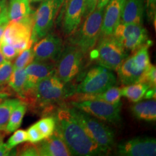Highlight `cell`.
<instances>
[{
	"mask_svg": "<svg viewBox=\"0 0 156 156\" xmlns=\"http://www.w3.org/2000/svg\"><path fill=\"white\" fill-rule=\"evenodd\" d=\"M55 131L67 145L72 156H104L109 151L101 146L86 134L69 107L59 108L53 117Z\"/></svg>",
	"mask_w": 156,
	"mask_h": 156,
	"instance_id": "6da1fadb",
	"label": "cell"
},
{
	"mask_svg": "<svg viewBox=\"0 0 156 156\" xmlns=\"http://www.w3.org/2000/svg\"><path fill=\"white\" fill-rule=\"evenodd\" d=\"M65 84L53 74L41 80L33 90L26 93L21 101L33 108L42 110V113L47 115L53 111L55 104L69 95Z\"/></svg>",
	"mask_w": 156,
	"mask_h": 156,
	"instance_id": "7a4b0ae2",
	"label": "cell"
},
{
	"mask_svg": "<svg viewBox=\"0 0 156 156\" xmlns=\"http://www.w3.org/2000/svg\"><path fill=\"white\" fill-rule=\"evenodd\" d=\"M104 8H96L70 35V44L75 45L86 54L94 47L101 34Z\"/></svg>",
	"mask_w": 156,
	"mask_h": 156,
	"instance_id": "3957f363",
	"label": "cell"
},
{
	"mask_svg": "<svg viewBox=\"0 0 156 156\" xmlns=\"http://www.w3.org/2000/svg\"><path fill=\"white\" fill-rule=\"evenodd\" d=\"M128 52L113 35L102 37L91 57L96 60L102 67L117 71L119 67L128 57Z\"/></svg>",
	"mask_w": 156,
	"mask_h": 156,
	"instance_id": "277c9868",
	"label": "cell"
},
{
	"mask_svg": "<svg viewBox=\"0 0 156 156\" xmlns=\"http://www.w3.org/2000/svg\"><path fill=\"white\" fill-rule=\"evenodd\" d=\"M69 108L86 134L101 146L111 150L115 144V133L112 128L84 112L73 106Z\"/></svg>",
	"mask_w": 156,
	"mask_h": 156,
	"instance_id": "5b68a950",
	"label": "cell"
},
{
	"mask_svg": "<svg viewBox=\"0 0 156 156\" xmlns=\"http://www.w3.org/2000/svg\"><path fill=\"white\" fill-rule=\"evenodd\" d=\"M64 1L42 0L41 1L39 8L33 14L31 39L34 44L49 33Z\"/></svg>",
	"mask_w": 156,
	"mask_h": 156,
	"instance_id": "8992f818",
	"label": "cell"
},
{
	"mask_svg": "<svg viewBox=\"0 0 156 156\" xmlns=\"http://www.w3.org/2000/svg\"><path fill=\"white\" fill-rule=\"evenodd\" d=\"M84 54L77 46L68 45L55 64V75L62 83H68L73 81L81 71Z\"/></svg>",
	"mask_w": 156,
	"mask_h": 156,
	"instance_id": "52a82bcc",
	"label": "cell"
},
{
	"mask_svg": "<svg viewBox=\"0 0 156 156\" xmlns=\"http://www.w3.org/2000/svg\"><path fill=\"white\" fill-rule=\"evenodd\" d=\"M116 83V78L111 70L101 66H95L86 73L74 93L100 94L115 86Z\"/></svg>",
	"mask_w": 156,
	"mask_h": 156,
	"instance_id": "ba28073f",
	"label": "cell"
},
{
	"mask_svg": "<svg viewBox=\"0 0 156 156\" xmlns=\"http://www.w3.org/2000/svg\"><path fill=\"white\" fill-rule=\"evenodd\" d=\"M113 36L126 50L133 53L145 45L151 46L152 44L147 31L140 24L120 22L115 28Z\"/></svg>",
	"mask_w": 156,
	"mask_h": 156,
	"instance_id": "9c48e42d",
	"label": "cell"
},
{
	"mask_svg": "<svg viewBox=\"0 0 156 156\" xmlns=\"http://www.w3.org/2000/svg\"><path fill=\"white\" fill-rule=\"evenodd\" d=\"M71 103L73 107L102 121L116 124L121 121L122 103L115 105L97 100L71 102Z\"/></svg>",
	"mask_w": 156,
	"mask_h": 156,
	"instance_id": "30bf717a",
	"label": "cell"
},
{
	"mask_svg": "<svg viewBox=\"0 0 156 156\" xmlns=\"http://www.w3.org/2000/svg\"><path fill=\"white\" fill-rule=\"evenodd\" d=\"M62 38L55 33H48L35 43L33 50L34 60L56 63L63 50Z\"/></svg>",
	"mask_w": 156,
	"mask_h": 156,
	"instance_id": "8fae6325",
	"label": "cell"
},
{
	"mask_svg": "<svg viewBox=\"0 0 156 156\" xmlns=\"http://www.w3.org/2000/svg\"><path fill=\"white\" fill-rule=\"evenodd\" d=\"M116 153L120 156H156V139L148 136H138L123 141L117 145Z\"/></svg>",
	"mask_w": 156,
	"mask_h": 156,
	"instance_id": "7c38bea8",
	"label": "cell"
},
{
	"mask_svg": "<svg viewBox=\"0 0 156 156\" xmlns=\"http://www.w3.org/2000/svg\"><path fill=\"white\" fill-rule=\"evenodd\" d=\"M33 27V14L27 19L9 22L6 27L1 41L10 45L33 41L31 34Z\"/></svg>",
	"mask_w": 156,
	"mask_h": 156,
	"instance_id": "4fadbf2b",
	"label": "cell"
},
{
	"mask_svg": "<svg viewBox=\"0 0 156 156\" xmlns=\"http://www.w3.org/2000/svg\"><path fill=\"white\" fill-rule=\"evenodd\" d=\"M55 64L53 62L34 60L26 67V80L23 95L33 90L41 80L55 74Z\"/></svg>",
	"mask_w": 156,
	"mask_h": 156,
	"instance_id": "5bb4252c",
	"label": "cell"
},
{
	"mask_svg": "<svg viewBox=\"0 0 156 156\" xmlns=\"http://www.w3.org/2000/svg\"><path fill=\"white\" fill-rule=\"evenodd\" d=\"M62 16V27L65 35L70 36L79 26L83 17L84 0H67Z\"/></svg>",
	"mask_w": 156,
	"mask_h": 156,
	"instance_id": "9a60e30c",
	"label": "cell"
},
{
	"mask_svg": "<svg viewBox=\"0 0 156 156\" xmlns=\"http://www.w3.org/2000/svg\"><path fill=\"white\" fill-rule=\"evenodd\" d=\"M126 0H109L104 8L100 35L102 37L110 36L119 24Z\"/></svg>",
	"mask_w": 156,
	"mask_h": 156,
	"instance_id": "2e32d148",
	"label": "cell"
},
{
	"mask_svg": "<svg viewBox=\"0 0 156 156\" xmlns=\"http://www.w3.org/2000/svg\"><path fill=\"white\" fill-rule=\"evenodd\" d=\"M37 146L39 156H72L65 142L55 131L50 136L38 142Z\"/></svg>",
	"mask_w": 156,
	"mask_h": 156,
	"instance_id": "e0dca14e",
	"label": "cell"
},
{
	"mask_svg": "<svg viewBox=\"0 0 156 156\" xmlns=\"http://www.w3.org/2000/svg\"><path fill=\"white\" fill-rule=\"evenodd\" d=\"M145 0H126L120 22L143 24Z\"/></svg>",
	"mask_w": 156,
	"mask_h": 156,
	"instance_id": "ac0fdd59",
	"label": "cell"
},
{
	"mask_svg": "<svg viewBox=\"0 0 156 156\" xmlns=\"http://www.w3.org/2000/svg\"><path fill=\"white\" fill-rule=\"evenodd\" d=\"M117 71L119 80L125 86L140 82L144 73L135 66L133 56L127 57L119 67Z\"/></svg>",
	"mask_w": 156,
	"mask_h": 156,
	"instance_id": "d6986e66",
	"label": "cell"
},
{
	"mask_svg": "<svg viewBox=\"0 0 156 156\" xmlns=\"http://www.w3.org/2000/svg\"><path fill=\"white\" fill-rule=\"evenodd\" d=\"M131 112L134 116L139 120L146 122H155L156 99H149V100L136 102L131 107Z\"/></svg>",
	"mask_w": 156,
	"mask_h": 156,
	"instance_id": "ffe728a7",
	"label": "cell"
},
{
	"mask_svg": "<svg viewBox=\"0 0 156 156\" xmlns=\"http://www.w3.org/2000/svg\"><path fill=\"white\" fill-rule=\"evenodd\" d=\"M31 15L30 0H10L8 9L9 22L22 20Z\"/></svg>",
	"mask_w": 156,
	"mask_h": 156,
	"instance_id": "44dd1931",
	"label": "cell"
},
{
	"mask_svg": "<svg viewBox=\"0 0 156 156\" xmlns=\"http://www.w3.org/2000/svg\"><path fill=\"white\" fill-rule=\"evenodd\" d=\"M150 87L145 83H136L127 85L120 89L121 95L133 102H138L145 96L146 91Z\"/></svg>",
	"mask_w": 156,
	"mask_h": 156,
	"instance_id": "7402d4cb",
	"label": "cell"
},
{
	"mask_svg": "<svg viewBox=\"0 0 156 156\" xmlns=\"http://www.w3.org/2000/svg\"><path fill=\"white\" fill-rule=\"evenodd\" d=\"M26 80V73L25 68L14 69L8 80V85L18 96L19 99L22 98Z\"/></svg>",
	"mask_w": 156,
	"mask_h": 156,
	"instance_id": "603a6c76",
	"label": "cell"
},
{
	"mask_svg": "<svg viewBox=\"0 0 156 156\" xmlns=\"http://www.w3.org/2000/svg\"><path fill=\"white\" fill-rule=\"evenodd\" d=\"M22 102L19 98H7L0 104V130H5L12 113Z\"/></svg>",
	"mask_w": 156,
	"mask_h": 156,
	"instance_id": "cb8c5ba5",
	"label": "cell"
},
{
	"mask_svg": "<svg viewBox=\"0 0 156 156\" xmlns=\"http://www.w3.org/2000/svg\"><path fill=\"white\" fill-rule=\"evenodd\" d=\"M27 105L22 102L19 104L12 113L9 121L6 126V134L15 132L19 128L22 123L23 119L27 111Z\"/></svg>",
	"mask_w": 156,
	"mask_h": 156,
	"instance_id": "d4e9b609",
	"label": "cell"
},
{
	"mask_svg": "<svg viewBox=\"0 0 156 156\" xmlns=\"http://www.w3.org/2000/svg\"><path fill=\"white\" fill-rule=\"evenodd\" d=\"M121 96L120 89L113 86L100 94L90 95V100L104 101L115 105L122 103L120 101Z\"/></svg>",
	"mask_w": 156,
	"mask_h": 156,
	"instance_id": "484cf974",
	"label": "cell"
},
{
	"mask_svg": "<svg viewBox=\"0 0 156 156\" xmlns=\"http://www.w3.org/2000/svg\"><path fill=\"white\" fill-rule=\"evenodd\" d=\"M151 46L145 45L134 52V62L136 67L142 71H145L151 66L149 48Z\"/></svg>",
	"mask_w": 156,
	"mask_h": 156,
	"instance_id": "4316f807",
	"label": "cell"
},
{
	"mask_svg": "<svg viewBox=\"0 0 156 156\" xmlns=\"http://www.w3.org/2000/svg\"><path fill=\"white\" fill-rule=\"evenodd\" d=\"M37 127L45 138L50 136L56 129V121L53 117H46L41 119L37 123Z\"/></svg>",
	"mask_w": 156,
	"mask_h": 156,
	"instance_id": "83f0119b",
	"label": "cell"
},
{
	"mask_svg": "<svg viewBox=\"0 0 156 156\" xmlns=\"http://www.w3.org/2000/svg\"><path fill=\"white\" fill-rule=\"evenodd\" d=\"M34 60L33 50L32 47L20 52L15 59L13 64L14 69L25 68Z\"/></svg>",
	"mask_w": 156,
	"mask_h": 156,
	"instance_id": "f1b7e54d",
	"label": "cell"
},
{
	"mask_svg": "<svg viewBox=\"0 0 156 156\" xmlns=\"http://www.w3.org/2000/svg\"><path fill=\"white\" fill-rule=\"evenodd\" d=\"M28 140V135L26 131L23 129L16 130L14 134L8 140L6 144L9 149H13L18 145H20Z\"/></svg>",
	"mask_w": 156,
	"mask_h": 156,
	"instance_id": "f546056e",
	"label": "cell"
},
{
	"mask_svg": "<svg viewBox=\"0 0 156 156\" xmlns=\"http://www.w3.org/2000/svg\"><path fill=\"white\" fill-rule=\"evenodd\" d=\"M16 156H39L37 144L34 143H26L15 149Z\"/></svg>",
	"mask_w": 156,
	"mask_h": 156,
	"instance_id": "4dcf8cb0",
	"label": "cell"
},
{
	"mask_svg": "<svg viewBox=\"0 0 156 156\" xmlns=\"http://www.w3.org/2000/svg\"><path fill=\"white\" fill-rule=\"evenodd\" d=\"M13 70V64L11 61L5 60L0 65V86L8 82Z\"/></svg>",
	"mask_w": 156,
	"mask_h": 156,
	"instance_id": "1f68e13d",
	"label": "cell"
},
{
	"mask_svg": "<svg viewBox=\"0 0 156 156\" xmlns=\"http://www.w3.org/2000/svg\"><path fill=\"white\" fill-rule=\"evenodd\" d=\"M140 83H145L149 85L150 87H156V68L152 64L143 73L140 80Z\"/></svg>",
	"mask_w": 156,
	"mask_h": 156,
	"instance_id": "d6a6232c",
	"label": "cell"
},
{
	"mask_svg": "<svg viewBox=\"0 0 156 156\" xmlns=\"http://www.w3.org/2000/svg\"><path fill=\"white\" fill-rule=\"evenodd\" d=\"M0 51L6 61H11L19 55V53L13 45L2 41H1Z\"/></svg>",
	"mask_w": 156,
	"mask_h": 156,
	"instance_id": "836d02e7",
	"label": "cell"
},
{
	"mask_svg": "<svg viewBox=\"0 0 156 156\" xmlns=\"http://www.w3.org/2000/svg\"><path fill=\"white\" fill-rule=\"evenodd\" d=\"M27 133L28 135V140L31 143L37 144L44 139V136L41 133L35 124L28 128Z\"/></svg>",
	"mask_w": 156,
	"mask_h": 156,
	"instance_id": "e575fe53",
	"label": "cell"
},
{
	"mask_svg": "<svg viewBox=\"0 0 156 156\" xmlns=\"http://www.w3.org/2000/svg\"><path fill=\"white\" fill-rule=\"evenodd\" d=\"M145 10L149 20L154 23H156V0H146Z\"/></svg>",
	"mask_w": 156,
	"mask_h": 156,
	"instance_id": "d590c367",
	"label": "cell"
},
{
	"mask_svg": "<svg viewBox=\"0 0 156 156\" xmlns=\"http://www.w3.org/2000/svg\"><path fill=\"white\" fill-rule=\"evenodd\" d=\"M100 0H84V10L83 17L88 16L97 8Z\"/></svg>",
	"mask_w": 156,
	"mask_h": 156,
	"instance_id": "8d00e7d4",
	"label": "cell"
},
{
	"mask_svg": "<svg viewBox=\"0 0 156 156\" xmlns=\"http://www.w3.org/2000/svg\"><path fill=\"white\" fill-rule=\"evenodd\" d=\"M12 149H9L4 142L0 145V156H11Z\"/></svg>",
	"mask_w": 156,
	"mask_h": 156,
	"instance_id": "74e56055",
	"label": "cell"
},
{
	"mask_svg": "<svg viewBox=\"0 0 156 156\" xmlns=\"http://www.w3.org/2000/svg\"><path fill=\"white\" fill-rule=\"evenodd\" d=\"M156 87H152L146 91L144 97L146 99H156Z\"/></svg>",
	"mask_w": 156,
	"mask_h": 156,
	"instance_id": "f35d334b",
	"label": "cell"
},
{
	"mask_svg": "<svg viewBox=\"0 0 156 156\" xmlns=\"http://www.w3.org/2000/svg\"><path fill=\"white\" fill-rule=\"evenodd\" d=\"M11 95V93L9 90L0 91V104L2 101L7 99Z\"/></svg>",
	"mask_w": 156,
	"mask_h": 156,
	"instance_id": "ab89813d",
	"label": "cell"
},
{
	"mask_svg": "<svg viewBox=\"0 0 156 156\" xmlns=\"http://www.w3.org/2000/svg\"><path fill=\"white\" fill-rule=\"evenodd\" d=\"M109 0H100L98 4L97 8H105V6H106V4L108 3V2Z\"/></svg>",
	"mask_w": 156,
	"mask_h": 156,
	"instance_id": "60d3db41",
	"label": "cell"
},
{
	"mask_svg": "<svg viewBox=\"0 0 156 156\" xmlns=\"http://www.w3.org/2000/svg\"><path fill=\"white\" fill-rule=\"evenodd\" d=\"M8 24H1L0 25V41L2 39V35L4 33V31L5 30L6 27Z\"/></svg>",
	"mask_w": 156,
	"mask_h": 156,
	"instance_id": "b9f144b4",
	"label": "cell"
},
{
	"mask_svg": "<svg viewBox=\"0 0 156 156\" xmlns=\"http://www.w3.org/2000/svg\"><path fill=\"white\" fill-rule=\"evenodd\" d=\"M5 133H6L5 131L0 130V145L4 143V138L5 135Z\"/></svg>",
	"mask_w": 156,
	"mask_h": 156,
	"instance_id": "7bdbcfd3",
	"label": "cell"
},
{
	"mask_svg": "<svg viewBox=\"0 0 156 156\" xmlns=\"http://www.w3.org/2000/svg\"><path fill=\"white\" fill-rule=\"evenodd\" d=\"M5 60L4 56H3L2 54L1 53V51H0V65H1L3 62H4Z\"/></svg>",
	"mask_w": 156,
	"mask_h": 156,
	"instance_id": "ee69618b",
	"label": "cell"
},
{
	"mask_svg": "<svg viewBox=\"0 0 156 156\" xmlns=\"http://www.w3.org/2000/svg\"><path fill=\"white\" fill-rule=\"evenodd\" d=\"M7 89V87H4V86H0V91H4V90H7L9 89Z\"/></svg>",
	"mask_w": 156,
	"mask_h": 156,
	"instance_id": "f6af8a7d",
	"label": "cell"
},
{
	"mask_svg": "<svg viewBox=\"0 0 156 156\" xmlns=\"http://www.w3.org/2000/svg\"><path fill=\"white\" fill-rule=\"evenodd\" d=\"M42 0H30V2H34V3H35V2H41Z\"/></svg>",
	"mask_w": 156,
	"mask_h": 156,
	"instance_id": "bcb514c9",
	"label": "cell"
},
{
	"mask_svg": "<svg viewBox=\"0 0 156 156\" xmlns=\"http://www.w3.org/2000/svg\"><path fill=\"white\" fill-rule=\"evenodd\" d=\"M0 45H1V41H0Z\"/></svg>",
	"mask_w": 156,
	"mask_h": 156,
	"instance_id": "7dc6e473",
	"label": "cell"
}]
</instances>
